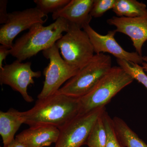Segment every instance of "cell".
Listing matches in <instances>:
<instances>
[{
	"label": "cell",
	"mask_w": 147,
	"mask_h": 147,
	"mask_svg": "<svg viewBox=\"0 0 147 147\" xmlns=\"http://www.w3.org/2000/svg\"><path fill=\"white\" fill-rule=\"evenodd\" d=\"M79 98L56 93L38 99L34 107L23 112L24 124L30 127L50 125L59 129L79 115Z\"/></svg>",
	"instance_id": "obj_1"
},
{
	"label": "cell",
	"mask_w": 147,
	"mask_h": 147,
	"mask_svg": "<svg viewBox=\"0 0 147 147\" xmlns=\"http://www.w3.org/2000/svg\"><path fill=\"white\" fill-rule=\"evenodd\" d=\"M69 24L59 18L49 26L36 24L16 40L10 49V55L22 62L35 56L55 45L68 30Z\"/></svg>",
	"instance_id": "obj_2"
},
{
	"label": "cell",
	"mask_w": 147,
	"mask_h": 147,
	"mask_svg": "<svg viewBox=\"0 0 147 147\" xmlns=\"http://www.w3.org/2000/svg\"><path fill=\"white\" fill-rule=\"evenodd\" d=\"M134 79L120 66H113L86 94L79 98V115L102 107Z\"/></svg>",
	"instance_id": "obj_3"
},
{
	"label": "cell",
	"mask_w": 147,
	"mask_h": 147,
	"mask_svg": "<svg viewBox=\"0 0 147 147\" xmlns=\"http://www.w3.org/2000/svg\"><path fill=\"white\" fill-rule=\"evenodd\" d=\"M112 67L110 55L95 54L91 60L57 93L77 98L82 97L90 91Z\"/></svg>",
	"instance_id": "obj_4"
},
{
	"label": "cell",
	"mask_w": 147,
	"mask_h": 147,
	"mask_svg": "<svg viewBox=\"0 0 147 147\" xmlns=\"http://www.w3.org/2000/svg\"><path fill=\"white\" fill-rule=\"evenodd\" d=\"M56 45L64 60L79 69L86 65L95 55L88 35L74 24H69L68 30Z\"/></svg>",
	"instance_id": "obj_5"
},
{
	"label": "cell",
	"mask_w": 147,
	"mask_h": 147,
	"mask_svg": "<svg viewBox=\"0 0 147 147\" xmlns=\"http://www.w3.org/2000/svg\"><path fill=\"white\" fill-rule=\"evenodd\" d=\"M42 54L50 62L43 70L45 81L42 90L38 95V99H43L56 94L62 85L75 76L79 70L64 60L56 43L42 51Z\"/></svg>",
	"instance_id": "obj_6"
},
{
	"label": "cell",
	"mask_w": 147,
	"mask_h": 147,
	"mask_svg": "<svg viewBox=\"0 0 147 147\" xmlns=\"http://www.w3.org/2000/svg\"><path fill=\"white\" fill-rule=\"evenodd\" d=\"M105 110V107L98 108L74 118L59 129L55 147H81L86 144L92 129Z\"/></svg>",
	"instance_id": "obj_7"
},
{
	"label": "cell",
	"mask_w": 147,
	"mask_h": 147,
	"mask_svg": "<svg viewBox=\"0 0 147 147\" xmlns=\"http://www.w3.org/2000/svg\"><path fill=\"white\" fill-rule=\"evenodd\" d=\"M31 63L22 62L16 60L11 63L6 64L0 69V83L1 85L10 86L13 90L20 93L27 102H31L34 99L28 93V87L34 84V78L41 76L40 71H34Z\"/></svg>",
	"instance_id": "obj_8"
},
{
	"label": "cell",
	"mask_w": 147,
	"mask_h": 147,
	"mask_svg": "<svg viewBox=\"0 0 147 147\" xmlns=\"http://www.w3.org/2000/svg\"><path fill=\"white\" fill-rule=\"evenodd\" d=\"M47 16L36 7L9 13L7 21L0 28V43L11 49L13 40L19 33L35 24H44V18Z\"/></svg>",
	"instance_id": "obj_9"
},
{
	"label": "cell",
	"mask_w": 147,
	"mask_h": 147,
	"mask_svg": "<svg viewBox=\"0 0 147 147\" xmlns=\"http://www.w3.org/2000/svg\"><path fill=\"white\" fill-rule=\"evenodd\" d=\"M83 30L89 37L95 54L108 53L113 55L117 59L124 60L128 62L142 64L143 56L137 52H129L124 50L115 38V30L109 31L105 35L98 33L90 24L84 26Z\"/></svg>",
	"instance_id": "obj_10"
},
{
	"label": "cell",
	"mask_w": 147,
	"mask_h": 147,
	"mask_svg": "<svg viewBox=\"0 0 147 147\" xmlns=\"http://www.w3.org/2000/svg\"><path fill=\"white\" fill-rule=\"evenodd\" d=\"M107 23L115 26L116 32L128 36L131 38L136 52L142 56V47L147 40V17L114 16L108 19Z\"/></svg>",
	"instance_id": "obj_11"
},
{
	"label": "cell",
	"mask_w": 147,
	"mask_h": 147,
	"mask_svg": "<svg viewBox=\"0 0 147 147\" xmlns=\"http://www.w3.org/2000/svg\"><path fill=\"white\" fill-rule=\"evenodd\" d=\"M60 130L50 125L30 127L16 135L15 139L26 147H45L56 144Z\"/></svg>",
	"instance_id": "obj_12"
},
{
	"label": "cell",
	"mask_w": 147,
	"mask_h": 147,
	"mask_svg": "<svg viewBox=\"0 0 147 147\" xmlns=\"http://www.w3.org/2000/svg\"><path fill=\"white\" fill-rule=\"evenodd\" d=\"M94 0H71L63 8L53 13L56 21L59 18L65 19L69 24H74L82 29L90 24V13Z\"/></svg>",
	"instance_id": "obj_13"
},
{
	"label": "cell",
	"mask_w": 147,
	"mask_h": 147,
	"mask_svg": "<svg viewBox=\"0 0 147 147\" xmlns=\"http://www.w3.org/2000/svg\"><path fill=\"white\" fill-rule=\"evenodd\" d=\"M24 120L23 112L10 108L7 112H0V134L3 147L7 146L15 139L14 138Z\"/></svg>",
	"instance_id": "obj_14"
},
{
	"label": "cell",
	"mask_w": 147,
	"mask_h": 147,
	"mask_svg": "<svg viewBox=\"0 0 147 147\" xmlns=\"http://www.w3.org/2000/svg\"><path fill=\"white\" fill-rule=\"evenodd\" d=\"M117 136L123 147H147V144L119 117L113 119Z\"/></svg>",
	"instance_id": "obj_15"
},
{
	"label": "cell",
	"mask_w": 147,
	"mask_h": 147,
	"mask_svg": "<svg viewBox=\"0 0 147 147\" xmlns=\"http://www.w3.org/2000/svg\"><path fill=\"white\" fill-rule=\"evenodd\" d=\"M113 10L118 17H147L146 5L136 0H116Z\"/></svg>",
	"instance_id": "obj_16"
},
{
	"label": "cell",
	"mask_w": 147,
	"mask_h": 147,
	"mask_svg": "<svg viewBox=\"0 0 147 147\" xmlns=\"http://www.w3.org/2000/svg\"><path fill=\"white\" fill-rule=\"evenodd\" d=\"M103 113L98 119L91 130L86 143V145L88 147H105L106 132L102 118Z\"/></svg>",
	"instance_id": "obj_17"
},
{
	"label": "cell",
	"mask_w": 147,
	"mask_h": 147,
	"mask_svg": "<svg viewBox=\"0 0 147 147\" xmlns=\"http://www.w3.org/2000/svg\"><path fill=\"white\" fill-rule=\"evenodd\" d=\"M117 62L119 66L123 69L134 80L135 79L144 85L147 89V74L142 66L119 59H117Z\"/></svg>",
	"instance_id": "obj_18"
},
{
	"label": "cell",
	"mask_w": 147,
	"mask_h": 147,
	"mask_svg": "<svg viewBox=\"0 0 147 147\" xmlns=\"http://www.w3.org/2000/svg\"><path fill=\"white\" fill-rule=\"evenodd\" d=\"M102 118L106 132L105 147H123L117 136L113 119L108 115L106 110L102 114Z\"/></svg>",
	"instance_id": "obj_19"
},
{
	"label": "cell",
	"mask_w": 147,
	"mask_h": 147,
	"mask_svg": "<svg viewBox=\"0 0 147 147\" xmlns=\"http://www.w3.org/2000/svg\"><path fill=\"white\" fill-rule=\"evenodd\" d=\"M70 0H34V2L41 12L47 15L48 13L57 12L63 8Z\"/></svg>",
	"instance_id": "obj_20"
},
{
	"label": "cell",
	"mask_w": 147,
	"mask_h": 147,
	"mask_svg": "<svg viewBox=\"0 0 147 147\" xmlns=\"http://www.w3.org/2000/svg\"><path fill=\"white\" fill-rule=\"evenodd\" d=\"M116 0H94L91 15L94 18L101 17L110 9H113Z\"/></svg>",
	"instance_id": "obj_21"
},
{
	"label": "cell",
	"mask_w": 147,
	"mask_h": 147,
	"mask_svg": "<svg viewBox=\"0 0 147 147\" xmlns=\"http://www.w3.org/2000/svg\"><path fill=\"white\" fill-rule=\"evenodd\" d=\"M8 3L7 0L0 1V24H5L8 18V13L7 11V6Z\"/></svg>",
	"instance_id": "obj_22"
},
{
	"label": "cell",
	"mask_w": 147,
	"mask_h": 147,
	"mask_svg": "<svg viewBox=\"0 0 147 147\" xmlns=\"http://www.w3.org/2000/svg\"><path fill=\"white\" fill-rule=\"evenodd\" d=\"M10 55V49L5 45L0 46V69L3 68V61L5 60L8 55Z\"/></svg>",
	"instance_id": "obj_23"
},
{
	"label": "cell",
	"mask_w": 147,
	"mask_h": 147,
	"mask_svg": "<svg viewBox=\"0 0 147 147\" xmlns=\"http://www.w3.org/2000/svg\"><path fill=\"white\" fill-rule=\"evenodd\" d=\"M3 147H26L24 145L22 144L20 142H18L16 139L14 140L13 142H11L10 144L7 146Z\"/></svg>",
	"instance_id": "obj_24"
},
{
	"label": "cell",
	"mask_w": 147,
	"mask_h": 147,
	"mask_svg": "<svg viewBox=\"0 0 147 147\" xmlns=\"http://www.w3.org/2000/svg\"><path fill=\"white\" fill-rule=\"evenodd\" d=\"M143 59L144 62L142 64V66L145 72H146L147 74V56H144L143 57Z\"/></svg>",
	"instance_id": "obj_25"
}]
</instances>
